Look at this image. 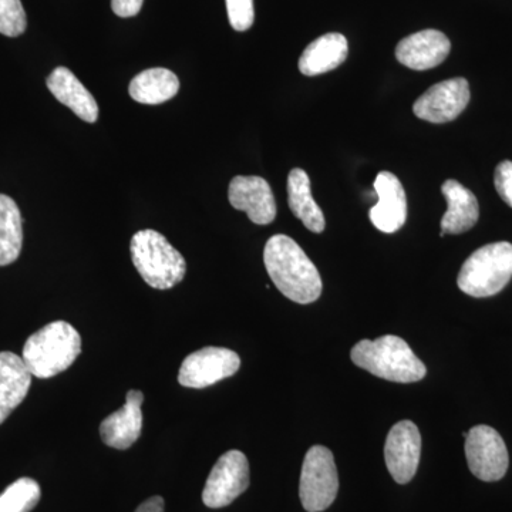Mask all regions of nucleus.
Returning a JSON list of instances; mask_svg holds the SVG:
<instances>
[{
	"mask_svg": "<svg viewBox=\"0 0 512 512\" xmlns=\"http://www.w3.org/2000/svg\"><path fill=\"white\" fill-rule=\"evenodd\" d=\"M348 40L340 33H326L306 47L299 59V70L313 77L332 72L348 59Z\"/></svg>",
	"mask_w": 512,
	"mask_h": 512,
	"instance_id": "obj_19",
	"label": "nucleus"
},
{
	"mask_svg": "<svg viewBox=\"0 0 512 512\" xmlns=\"http://www.w3.org/2000/svg\"><path fill=\"white\" fill-rule=\"evenodd\" d=\"M264 262L269 278L286 298L301 305L318 301L322 293L318 268L292 238L286 235L269 238Z\"/></svg>",
	"mask_w": 512,
	"mask_h": 512,
	"instance_id": "obj_1",
	"label": "nucleus"
},
{
	"mask_svg": "<svg viewBox=\"0 0 512 512\" xmlns=\"http://www.w3.org/2000/svg\"><path fill=\"white\" fill-rule=\"evenodd\" d=\"M512 278V244L495 242L477 249L464 262L457 284L473 298H488L503 291Z\"/></svg>",
	"mask_w": 512,
	"mask_h": 512,
	"instance_id": "obj_5",
	"label": "nucleus"
},
{
	"mask_svg": "<svg viewBox=\"0 0 512 512\" xmlns=\"http://www.w3.org/2000/svg\"><path fill=\"white\" fill-rule=\"evenodd\" d=\"M165 503L163 497H151L147 501H144L140 507L137 508L136 512H164Z\"/></svg>",
	"mask_w": 512,
	"mask_h": 512,
	"instance_id": "obj_28",
	"label": "nucleus"
},
{
	"mask_svg": "<svg viewBox=\"0 0 512 512\" xmlns=\"http://www.w3.org/2000/svg\"><path fill=\"white\" fill-rule=\"evenodd\" d=\"M232 29L245 32L254 25V0H225Z\"/></svg>",
	"mask_w": 512,
	"mask_h": 512,
	"instance_id": "obj_25",
	"label": "nucleus"
},
{
	"mask_svg": "<svg viewBox=\"0 0 512 512\" xmlns=\"http://www.w3.org/2000/svg\"><path fill=\"white\" fill-rule=\"evenodd\" d=\"M130 251L138 274L151 288L165 291L183 282L187 272L184 256L160 232L138 231L131 239Z\"/></svg>",
	"mask_w": 512,
	"mask_h": 512,
	"instance_id": "obj_4",
	"label": "nucleus"
},
{
	"mask_svg": "<svg viewBox=\"0 0 512 512\" xmlns=\"http://www.w3.org/2000/svg\"><path fill=\"white\" fill-rule=\"evenodd\" d=\"M350 357L360 369L389 382L416 383L427 373L424 363L399 336L360 340L350 352Z\"/></svg>",
	"mask_w": 512,
	"mask_h": 512,
	"instance_id": "obj_2",
	"label": "nucleus"
},
{
	"mask_svg": "<svg viewBox=\"0 0 512 512\" xmlns=\"http://www.w3.org/2000/svg\"><path fill=\"white\" fill-rule=\"evenodd\" d=\"M228 198L235 210L247 212L249 220L256 225H268L275 221L274 192L264 178L238 175L229 184Z\"/></svg>",
	"mask_w": 512,
	"mask_h": 512,
	"instance_id": "obj_12",
	"label": "nucleus"
},
{
	"mask_svg": "<svg viewBox=\"0 0 512 512\" xmlns=\"http://www.w3.org/2000/svg\"><path fill=\"white\" fill-rule=\"evenodd\" d=\"M144 0H111V9L120 18H133L140 13Z\"/></svg>",
	"mask_w": 512,
	"mask_h": 512,
	"instance_id": "obj_27",
	"label": "nucleus"
},
{
	"mask_svg": "<svg viewBox=\"0 0 512 512\" xmlns=\"http://www.w3.org/2000/svg\"><path fill=\"white\" fill-rule=\"evenodd\" d=\"M40 497L42 490L37 481L19 478L0 495V512H30L39 504Z\"/></svg>",
	"mask_w": 512,
	"mask_h": 512,
	"instance_id": "obj_23",
	"label": "nucleus"
},
{
	"mask_svg": "<svg viewBox=\"0 0 512 512\" xmlns=\"http://www.w3.org/2000/svg\"><path fill=\"white\" fill-rule=\"evenodd\" d=\"M249 487V463L244 453L231 450L222 454L212 467L202 491V501L208 508H224L234 503Z\"/></svg>",
	"mask_w": 512,
	"mask_h": 512,
	"instance_id": "obj_7",
	"label": "nucleus"
},
{
	"mask_svg": "<svg viewBox=\"0 0 512 512\" xmlns=\"http://www.w3.org/2000/svg\"><path fill=\"white\" fill-rule=\"evenodd\" d=\"M28 26L20 0H0V33L9 37L23 35Z\"/></svg>",
	"mask_w": 512,
	"mask_h": 512,
	"instance_id": "obj_24",
	"label": "nucleus"
},
{
	"mask_svg": "<svg viewBox=\"0 0 512 512\" xmlns=\"http://www.w3.org/2000/svg\"><path fill=\"white\" fill-rule=\"evenodd\" d=\"M289 208L309 231L322 234L325 231V215L313 200L311 180L301 168H293L288 177Z\"/></svg>",
	"mask_w": 512,
	"mask_h": 512,
	"instance_id": "obj_20",
	"label": "nucleus"
},
{
	"mask_svg": "<svg viewBox=\"0 0 512 512\" xmlns=\"http://www.w3.org/2000/svg\"><path fill=\"white\" fill-rule=\"evenodd\" d=\"M239 367L241 359L237 353L225 348L208 346L185 357L178 373V383L190 389H205L234 376Z\"/></svg>",
	"mask_w": 512,
	"mask_h": 512,
	"instance_id": "obj_9",
	"label": "nucleus"
},
{
	"mask_svg": "<svg viewBox=\"0 0 512 512\" xmlns=\"http://www.w3.org/2000/svg\"><path fill=\"white\" fill-rule=\"evenodd\" d=\"M377 204L370 210V221L379 231L393 234L403 227L407 220V200L399 178L382 171L376 177Z\"/></svg>",
	"mask_w": 512,
	"mask_h": 512,
	"instance_id": "obj_14",
	"label": "nucleus"
},
{
	"mask_svg": "<svg viewBox=\"0 0 512 512\" xmlns=\"http://www.w3.org/2000/svg\"><path fill=\"white\" fill-rule=\"evenodd\" d=\"M80 352V333L70 323L56 320L26 340L22 359L32 376L50 379L69 369Z\"/></svg>",
	"mask_w": 512,
	"mask_h": 512,
	"instance_id": "obj_3",
	"label": "nucleus"
},
{
	"mask_svg": "<svg viewBox=\"0 0 512 512\" xmlns=\"http://www.w3.org/2000/svg\"><path fill=\"white\" fill-rule=\"evenodd\" d=\"M494 184L501 200L512 208V161H503L497 165Z\"/></svg>",
	"mask_w": 512,
	"mask_h": 512,
	"instance_id": "obj_26",
	"label": "nucleus"
},
{
	"mask_svg": "<svg viewBox=\"0 0 512 512\" xmlns=\"http://www.w3.org/2000/svg\"><path fill=\"white\" fill-rule=\"evenodd\" d=\"M466 457L471 473L487 483L501 480L510 464L503 437L490 426H476L468 431Z\"/></svg>",
	"mask_w": 512,
	"mask_h": 512,
	"instance_id": "obj_8",
	"label": "nucleus"
},
{
	"mask_svg": "<svg viewBox=\"0 0 512 512\" xmlns=\"http://www.w3.org/2000/svg\"><path fill=\"white\" fill-rule=\"evenodd\" d=\"M23 220L18 204L0 194V266L13 264L23 245Z\"/></svg>",
	"mask_w": 512,
	"mask_h": 512,
	"instance_id": "obj_22",
	"label": "nucleus"
},
{
	"mask_svg": "<svg viewBox=\"0 0 512 512\" xmlns=\"http://www.w3.org/2000/svg\"><path fill=\"white\" fill-rule=\"evenodd\" d=\"M339 476L332 451L313 446L303 460L299 497L308 512L328 510L338 497Z\"/></svg>",
	"mask_w": 512,
	"mask_h": 512,
	"instance_id": "obj_6",
	"label": "nucleus"
},
{
	"mask_svg": "<svg viewBox=\"0 0 512 512\" xmlns=\"http://www.w3.org/2000/svg\"><path fill=\"white\" fill-rule=\"evenodd\" d=\"M143 403L144 393L130 390L126 396V404L101 421L100 436L106 446L127 450L140 439L143 431Z\"/></svg>",
	"mask_w": 512,
	"mask_h": 512,
	"instance_id": "obj_13",
	"label": "nucleus"
},
{
	"mask_svg": "<svg viewBox=\"0 0 512 512\" xmlns=\"http://www.w3.org/2000/svg\"><path fill=\"white\" fill-rule=\"evenodd\" d=\"M421 456L419 427L413 421L394 424L384 446V460L394 481L407 484L416 476Z\"/></svg>",
	"mask_w": 512,
	"mask_h": 512,
	"instance_id": "obj_11",
	"label": "nucleus"
},
{
	"mask_svg": "<svg viewBox=\"0 0 512 512\" xmlns=\"http://www.w3.org/2000/svg\"><path fill=\"white\" fill-rule=\"evenodd\" d=\"M180 90V80L171 70L156 67L144 70L131 80L128 93L141 104H163L173 99Z\"/></svg>",
	"mask_w": 512,
	"mask_h": 512,
	"instance_id": "obj_21",
	"label": "nucleus"
},
{
	"mask_svg": "<svg viewBox=\"0 0 512 512\" xmlns=\"http://www.w3.org/2000/svg\"><path fill=\"white\" fill-rule=\"evenodd\" d=\"M451 50L448 37L439 30H421L404 37L396 47V59L412 70H429L447 59Z\"/></svg>",
	"mask_w": 512,
	"mask_h": 512,
	"instance_id": "obj_15",
	"label": "nucleus"
},
{
	"mask_svg": "<svg viewBox=\"0 0 512 512\" xmlns=\"http://www.w3.org/2000/svg\"><path fill=\"white\" fill-rule=\"evenodd\" d=\"M32 373L22 357L12 352H0V424L28 396Z\"/></svg>",
	"mask_w": 512,
	"mask_h": 512,
	"instance_id": "obj_18",
	"label": "nucleus"
},
{
	"mask_svg": "<svg viewBox=\"0 0 512 512\" xmlns=\"http://www.w3.org/2000/svg\"><path fill=\"white\" fill-rule=\"evenodd\" d=\"M441 191L447 201V211L441 220L440 237L470 231L480 218L476 195L456 180H447Z\"/></svg>",
	"mask_w": 512,
	"mask_h": 512,
	"instance_id": "obj_17",
	"label": "nucleus"
},
{
	"mask_svg": "<svg viewBox=\"0 0 512 512\" xmlns=\"http://www.w3.org/2000/svg\"><path fill=\"white\" fill-rule=\"evenodd\" d=\"M470 84L463 77L434 84L414 103L413 111L419 119L433 124L456 120L470 103Z\"/></svg>",
	"mask_w": 512,
	"mask_h": 512,
	"instance_id": "obj_10",
	"label": "nucleus"
},
{
	"mask_svg": "<svg viewBox=\"0 0 512 512\" xmlns=\"http://www.w3.org/2000/svg\"><path fill=\"white\" fill-rule=\"evenodd\" d=\"M46 84L50 93L79 119L86 123H96L99 119V106L93 94L67 67H56L47 77Z\"/></svg>",
	"mask_w": 512,
	"mask_h": 512,
	"instance_id": "obj_16",
	"label": "nucleus"
}]
</instances>
